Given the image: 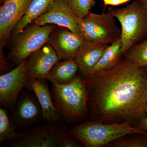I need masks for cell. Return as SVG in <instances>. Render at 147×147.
<instances>
[{
  "label": "cell",
  "instance_id": "obj_8",
  "mask_svg": "<svg viewBox=\"0 0 147 147\" xmlns=\"http://www.w3.org/2000/svg\"><path fill=\"white\" fill-rule=\"evenodd\" d=\"M27 59L16 67L0 76V103L6 109L15 105L29 78L27 75Z\"/></svg>",
  "mask_w": 147,
  "mask_h": 147
},
{
  "label": "cell",
  "instance_id": "obj_7",
  "mask_svg": "<svg viewBox=\"0 0 147 147\" xmlns=\"http://www.w3.org/2000/svg\"><path fill=\"white\" fill-rule=\"evenodd\" d=\"M116 18L110 13L90 11L84 18L77 19L83 38L88 41L110 45L120 38L121 30Z\"/></svg>",
  "mask_w": 147,
  "mask_h": 147
},
{
  "label": "cell",
  "instance_id": "obj_27",
  "mask_svg": "<svg viewBox=\"0 0 147 147\" xmlns=\"http://www.w3.org/2000/svg\"><path fill=\"white\" fill-rule=\"evenodd\" d=\"M145 114H146V113H147V98L146 102V105H145Z\"/></svg>",
  "mask_w": 147,
  "mask_h": 147
},
{
  "label": "cell",
  "instance_id": "obj_12",
  "mask_svg": "<svg viewBox=\"0 0 147 147\" xmlns=\"http://www.w3.org/2000/svg\"><path fill=\"white\" fill-rule=\"evenodd\" d=\"M59 61L53 47L46 43L27 59V75L29 79L47 80L50 69Z\"/></svg>",
  "mask_w": 147,
  "mask_h": 147
},
{
  "label": "cell",
  "instance_id": "obj_15",
  "mask_svg": "<svg viewBox=\"0 0 147 147\" xmlns=\"http://www.w3.org/2000/svg\"><path fill=\"white\" fill-rule=\"evenodd\" d=\"M109 45L84 40L75 58L79 71L84 78L92 75L93 69Z\"/></svg>",
  "mask_w": 147,
  "mask_h": 147
},
{
  "label": "cell",
  "instance_id": "obj_22",
  "mask_svg": "<svg viewBox=\"0 0 147 147\" xmlns=\"http://www.w3.org/2000/svg\"><path fill=\"white\" fill-rule=\"evenodd\" d=\"M122 137L107 145L110 147H147V136L139 135L137 137Z\"/></svg>",
  "mask_w": 147,
  "mask_h": 147
},
{
  "label": "cell",
  "instance_id": "obj_26",
  "mask_svg": "<svg viewBox=\"0 0 147 147\" xmlns=\"http://www.w3.org/2000/svg\"><path fill=\"white\" fill-rule=\"evenodd\" d=\"M142 6L147 9V0H138Z\"/></svg>",
  "mask_w": 147,
  "mask_h": 147
},
{
  "label": "cell",
  "instance_id": "obj_17",
  "mask_svg": "<svg viewBox=\"0 0 147 147\" xmlns=\"http://www.w3.org/2000/svg\"><path fill=\"white\" fill-rule=\"evenodd\" d=\"M79 70L75 59L59 61L50 69L47 80L52 84L65 85L76 78Z\"/></svg>",
  "mask_w": 147,
  "mask_h": 147
},
{
  "label": "cell",
  "instance_id": "obj_6",
  "mask_svg": "<svg viewBox=\"0 0 147 147\" xmlns=\"http://www.w3.org/2000/svg\"><path fill=\"white\" fill-rule=\"evenodd\" d=\"M57 26H39L32 22L12 40L13 43L7 57L11 63L18 65L48 42L50 33Z\"/></svg>",
  "mask_w": 147,
  "mask_h": 147
},
{
  "label": "cell",
  "instance_id": "obj_14",
  "mask_svg": "<svg viewBox=\"0 0 147 147\" xmlns=\"http://www.w3.org/2000/svg\"><path fill=\"white\" fill-rule=\"evenodd\" d=\"M45 81L29 79L26 87L34 93L39 102L42 109V120L51 123L59 122L62 117L55 108L50 90Z\"/></svg>",
  "mask_w": 147,
  "mask_h": 147
},
{
  "label": "cell",
  "instance_id": "obj_23",
  "mask_svg": "<svg viewBox=\"0 0 147 147\" xmlns=\"http://www.w3.org/2000/svg\"><path fill=\"white\" fill-rule=\"evenodd\" d=\"M11 68L7 57L4 54L3 49L0 48V71L1 74L6 73Z\"/></svg>",
  "mask_w": 147,
  "mask_h": 147
},
{
  "label": "cell",
  "instance_id": "obj_4",
  "mask_svg": "<svg viewBox=\"0 0 147 147\" xmlns=\"http://www.w3.org/2000/svg\"><path fill=\"white\" fill-rule=\"evenodd\" d=\"M108 12L120 24L124 56L131 47L147 36V9L138 0H134L125 7H110Z\"/></svg>",
  "mask_w": 147,
  "mask_h": 147
},
{
  "label": "cell",
  "instance_id": "obj_18",
  "mask_svg": "<svg viewBox=\"0 0 147 147\" xmlns=\"http://www.w3.org/2000/svg\"><path fill=\"white\" fill-rule=\"evenodd\" d=\"M122 47L121 38L108 45L93 69L92 75L117 65L123 58Z\"/></svg>",
  "mask_w": 147,
  "mask_h": 147
},
{
  "label": "cell",
  "instance_id": "obj_21",
  "mask_svg": "<svg viewBox=\"0 0 147 147\" xmlns=\"http://www.w3.org/2000/svg\"><path fill=\"white\" fill-rule=\"evenodd\" d=\"M66 3L77 19L84 18L95 4V0H65Z\"/></svg>",
  "mask_w": 147,
  "mask_h": 147
},
{
  "label": "cell",
  "instance_id": "obj_2",
  "mask_svg": "<svg viewBox=\"0 0 147 147\" xmlns=\"http://www.w3.org/2000/svg\"><path fill=\"white\" fill-rule=\"evenodd\" d=\"M50 90L55 108L62 117L77 123L88 116L86 80L82 75L65 85L52 84Z\"/></svg>",
  "mask_w": 147,
  "mask_h": 147
},
{
  "label": "cell",
  "instance_id": "obj_9",
  "mask_svg": "<svg viewBox=\"0 0 147 147\" xmlns=\"http://www.w3.org/2000/svg\"><path fill=\"white\" fill-rule=\"evenodd\" d=\"M33 0H6L0 8V48L3 49Z\"/></svg>",
  "mask_w": 147,
  "mask_h": 147
},
{
  "label": "cell",
  "instance_id": "obj_19",
  "mask_svg": "<svg viewBox=\"0 0 147 147\" xmlns=\"http://www.w3.org/2000/svg\"><path fill=\"white\" fill-rule=\"evenodd\" d=\"M124 57L137 67H147V36L131 47Z\"/></svg>",
  "mask_w": 147,
  "mask_h": 147
},
{
  "label": "cell",
  "instance_id": "obj_20",
  "mask_svg": "<svg viewBox=\"0 0 147 147\" xmlns=\"http://www.w3.org/2000/svg\"><path fill=\"white\" fill-rule=\"evenodd\" d=\"M16 127L11 122L6 109L0 108V144L7 142L17 134Z\"/></svg>",
  "mask_w": 147,
  "mask_h": 147
},
{
  "label": "cell",
  "instance_id": "obj_16",
  "mask_svg": "<svg viewBox=\"0 0 147 147\" xmlns=\"http://www.w3.org/2000/svg\"><path fill=\"white\" fill-rule=\"evenodd\" d=\"M62 1L63 0H33L26 14L13 29L10 35L11 40L36 18L50 11L57 3Z\"/></svg>",
  "mask_w": 147,
  "mask_h": 147
},
{
  "label": "cell",
  "instance_id": "obj_25",
  "mask_svg": "<svg viewBox=\"0 0 147 147\" xmlns=\"http://www.w3.org/2000/svg\"><path fill=\"white\" fill-rule=\"evenodd\" d=\"M136 126L144 131H147V113H146L139 120Z\"/></svg>",
  "mask_w": 147,
  "mask_h": 147
},
{
  "label": "cell",
  "instance_id": "obj_24",
  "mask_svg": "<svg viewBox=\"0 0 147 147\" xmlns=\"http://www.w3.org/2000/svg\"><path fill=\"white\" fill-rule=\"evenodd\" d=\"M131 0H102L105 7L108 5L117 6L126 3Z\"/></svg>",
  "mask_w": 147,
  "mask_h": 147
},
{
  "label": "cell",
  "instance_id": "obj_28",
  "mask_svg": "<svg viewBox=\"0 0 147 147\" xmlns=\"http://www.w3.org/2000/svg\"><path fill=\"white\" fill-rule=\"evenodd\" d=\"M6 1V0H3V2L5 1Z\"/></svg>",
  "mask_w": 147,
  "mask_h": 147
},
{
  "label": "cell",
  "instance_id": "obj_10",
  "mask_svg": "<svg viewBox=\"0 0 147 147\" xmlns=\"http://www.w3.org/2000/svg\"><path fill=\"white\" fill-rule=\"evenodd\" d=\"M85 39L69 29L57 26L50 33L47 43L57 53L60 61L75 59Z\"/></svg>",
  "mask_w": 147,
  "mask_h": 147
},
{
  "label": "cell",
  "instance_id": "obj_5",
  "mask_svg": "<svg viewBox=\"0 0 147 147\" xmlns=\"http://www.w3.org/2000/svg\"><path fill=\"white\" fill-rule=\"evenodd\" d=\"M67 129L60 122L36 125L17 133L3 147H61Z\"/></svg>",
  "mask_w": 147,
  "mask_h": 147
},
{
  "label": "cell",
  "instance_id": "obj_11",
  "mask_svg": "<svg viewBox=\"0 0 147 147\" xmlns=\"http://www.w3.org/2000/svg\"><path fill=\"white\" fill-rule=\"evenodd\" d=\"M21 93L15 103L13 120L24 130L34 126L42 120V111L35 96L34 97L26 92Z\"/></svg>",
  "mask_w": 147,
  "mask_h": 147
},
{
  "label": "cell",
  "instance_id": "obj_3",
  "mask_svg": "<svg viewBox=\"0 0 147 147\" xmlns=\"http://www.w3.org/2000/svg\"><path fill=\"white\" fill-rule=\"evenodd\" d=\"M67 132L86 147L107 146L130 134L147 136V131L129 124L103 123L91 119L67 129Z\"/></svg>",
  "mask_w": 147,
  "mask_h": 147
},
{
  "label": "cell",
  "instance_id": "obj_13",
  "mask_svg": "<svg viewBox=\"0 0 147 147\" xmlns=\"http://www.w3.org/2000/svg\"><path fill=\"white\" fill-rule=\"evenodd\" d=\"M32 22L39 26L53 24L64 27L82 36L77 18L68 8L65 0L58 3L50 11L36 18Z\"/></svg>",
  "mask_w": 147,
  "mask_h": 147
},
{
  "label": "cell",
  "instance_id": "obj_1",
  "mask_svg": "<svg viewBox=\"0 0 147 147\" xmlns=\"http://www.w3.org/2000/svg\"><path fill=\"white\" fill-rule=\"evenodd\" d=\"M85 79L90 119L136 126L144 115L147 67L124 57L114 67Z\"/></svg>",
  "mask_w": 147,
  "mask_h": 147
}]
</instances>
